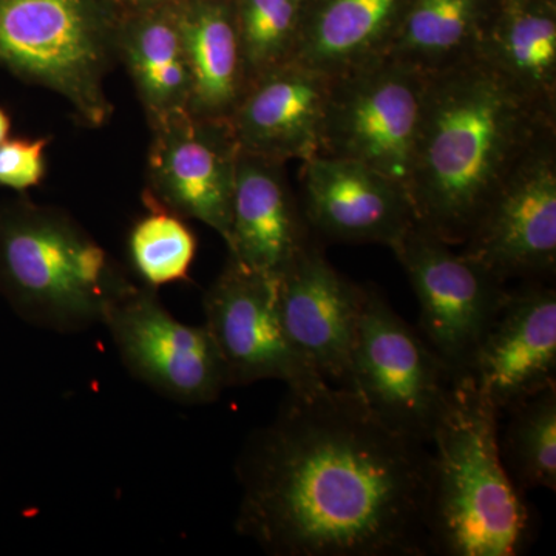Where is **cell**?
I'll use <instances>...</instances> for the list:
<instances>
[{"label": "cell", "instance_id": "4", "mask_svg": "<svg viewBox=\"0 0 556 556\" xmlns=\"http://www.w3.org/2000/svg\"><path fill=\"white\" fill-rule=\"evenodd\" d=\"M134 285L65 208L28 195L0 203V298L25 324L56 334L89 331Z\"/></svg>", "mask_w": 556, "mask_h": 556}, {"label": "cell", "instance_id": "3", "mask_svg": "<svg viewBox=\"0 0 556 556\" xmlns=\"http://www.w3.org/2000/svg\"><path fill=\"white\" fill-rule=\"evenodd\" d=\"M500 420L470 376L453 379L428 445V552L518 556L526 551L532 511L501 457Z\"/></svg>", "mask_w": 556, "mask_h": 556}, {"label": "cell", "instance_id": "29", "mask_svg": "<svg viewBox=\"0 0 556 556\" xmlns=\"http://www.w3.org/2000/svg\"><path fill=\"white\" fill-rule=\"evenodd\" d=\"M522 0H503V9H515Z\"/></svg>", "mask_w": 556, "mask_h": 556}, {"label": "cell", "instance_id": "11", "mask_svg": "<svg viewBox=\"0 0 556 556\" xmlns=\"http://www.w3.org/2000/svg\"><path fill=\"white\" fill-rule=\"evenodd\" d=\"M239 146L226 121L174 116L150 129L142 203L215 230L228 244Z\"/></svg>", "mask_w": 556, "mask_h": 556}, {"label": "cell", "instance_id": "9", "mask_svg": "<svg viewBox=\"0 0 556 556\" xmlns=\"http://www.w3.org/2000/svg\"><path fill=\"white\" fill-rule=\"evenodd\" d=\"M391 251L419 300L424 339L453 379L468 375L506 300V283L417 223Z\"/></svg>", "mask_w": 556, "mask_h": 556}, {"label": "cell", "instance_id": "13", "mask_svg": "<svg viewBox=\"0 0 556 556\" xmlns=\"http://www.w3.org/2000/svg\"><path fill=\"white\" fill-rule=\"evenodd\" d=\"M367 287L342 276L311 240L277 277V313L289 346L329 386L350 388Z\"/></svg>", "mask_w": 556, "mask_h": 556}, {"label": "cell", "instance_id": "21", "mask_svg": "<svg viewBox=\"0 0 556 556\" xmlns=\"http://www.w3.org/2000/svg\"><path fill=\"white\" fill-rule=\"evenodd\" d=\"M501 10L493 0H409L387 58L434 75L482 56Z\"/></svg>", "mask_w": 556, "mask_h": 556}, {"label": "cell", "instance_id": "20", "mask_svg": "<svg viewBox=\"0 0 556 556\" xmlns=\"http://www.w3.org/2000/svg\"><path fill=\"white\" fill-rule=\"evenodd\" d=\"M118 64L129 73L149 129L189 112L190 72L178 0L121 20Z\"/></svg>", "mask_w": 556, "mask_h": 556}, {"label": "cell", "instance_id": "26", "mask_svg": "<svg viewBox=\"0 0 556 556\" xmlns=\"http://www.w3.org/2000/svg\"><path fill=\"white\" fill-rule=\"evenodd\" d=\"M51 137H10L0 144V188L27 195L47 177Z\"/></svg>", "mask_w": 556, "mask_h": 556}, {"label": "cell", "instance_id": "16", "mask_svg": "<svg viewBox=\"0 0 556 556\" xmlns=\"http://www.w3.org/2000/svg\"><path fill=\"white\" fill-rule=\"evenodd\" d=\"M331 86L298 62L252 80L229 121L239 152L283 164L318 155Z\"/></svg>", "mask_w": 556, "mask_h": 556}, {"label": "cell", "instance_id": "6", "mask_svg": "<svg viewBox=\"0 0 556 556\" xmlns=\"http://www.w3.org/2000/svg\"><path fill=\"white\" fill-rule=\"evenodd\" d=\"M452 382L424 336L399 316L378 288L367 287L351 390L388 427L430 445Z\"/></svg>", "mask_w": 556, "mask_h": 556}, {"label": "cell", "instance_id": "15", "mask_svg": "<svg viewBox=\"0 0 556 556\" xmlns=\"http://www.w3.org/2000/svg\"><path fill=\"white\" fill-rule=\"evenodd\" d=\"M468 376L500 417L556 386V292L551 285L530 280L508 289Z\"/></svg>", "mask_w": 556, "mask_h": 556}, {"label": "cell", "instance_id": "27", "mask_svg": "<svg viewBox=\"0 0 556 556\" xmlns=\"http://www.w3.org/2000/svg\"><path fill=\"white\" fill-rule=\"evenodd\" d=\"M177 2V0H112L115 9L118 10L121 20L139 11L155 9L164 3Z\"/></svg>", "mask_w": 556, "mask_h": 556}, {"label": "cell", "instance_id": "14", "mask_svg": "<svg viewBox=\"0 0 556 556\" xmlns=\"http://www.w3.org/2000/svg\"><path fill=\"white\" fill-rule=\"evenodd\" d=\"M300 206L314 237L393 249L416 225L407 189L356 161H302Z\"/></svg>", "mask_w": 556, "mask_h": 556}, {"label": "cell", "instance_id": "7", "mask_svg": "<svg viewBox=\"0 0 556 556\" xmlns=\"http://www.w3.org/2000/svg\"><path fill=\"white\" fill-rule=\"evenodd\" d=\"M427 79L391 58L332 79L320 155L356 161L408 192Z\"/></svg>", "mask_w": 556, "mask_h": 556}, {"label": "cell", "instance_id": "2", "mask_svg": "<svg viewBox=\"0 0 556 556\" xmlns=\"http://www.w3.org/2000/svg\"><path fill=\"white\" fill-rule=\"evenodd\" d=\"M427 76L408 195L417 226L463 247L556 116L484 56Z\"/></svg>", "mask_w": 556, "mask_h": 556}, {"label": "cell", "instance_id": "19", "mask_svg": "<svg viewBox=\"0 0 556 556\" xmlns=\"http://www.w3.org/2000/svg\"><path fill=\"white\" fill-rule=\"evenodd\" d=\"M190 72L189 113L229 123L249 87L233 0H178Z\"/></svg>", "mask_w": 556, "mask_h": 556}, {"label": "cell", "instance_id": "1", "mask_svg": "<svg viewBox=\"0 0 556 556\" xmlns=\"http://www.w3.org/2000/svg\"><path fill=\"white\" fill-rule=\"evenodd\" d=\"M428 460L350 388L288 391L241 448L233 527L274 556L427 555Z\"/></svg>", "mask_w": 556, "mask_h": 556}, {"label": "cell", "instance_id": "24", "mask_svg": "<svg viewBox=\"0 0 556 556\" xmlns=\"http://www.w3.org/2000/svg\"><path fill=\"white\" fill-rule=\"evenodd\" d=\"M134 223L127 239L131 268L141 285L156 289L190 280L199 240L188 219L159 207Z\"/></svg>", "mask_w": 556, "mask_h": 556}, {"label": "cell", "instance_id": "22", "mask_svg": "<svg viewBox=\"0 0 556 556\" xmlns=\"http://www.w3.org/2000/svg\"><path fill=\"white\" fill-rule=\"evenodd\" d=\"M482 56L538 108L556 116V11L554 0H522L501 10Z\"/></svg>", "mask_w": 556, "mask_h": 556}, {"label": "cell", "instance_id": "10", "mask_svg": "<svg viewBox=\"0 0 556 556\" xmlns=\"http://www.w3.org/2000/svg\"><path fill=\"white\" fill-rule=\"evenodd\" d=\"M277 278L228 257L203 295L204 327L225 364L229 388L280 380L294 393L329 386L289 346L277 313Z\"/></svg>", "mask_w": 556, "mask_h": 556}, {"label": "cell", "instance_id": "8", "mask_svg": "<svg viewBox=\"0 0 556 556\" xmlns=\"http://www.w3.org/2000/svg\"><path fill=\"white\" fill-rule=\"evenodd\" d=\"M102 327L129 375L179 405H207L228 390V375L204 325L178 320L156 289L134 285L105 313Z\"/></svg>", "mask_w": 556, "mask_h": 556}, {"label": "cell", "instance_id": "5", "mask_svg": "<svg viewBox=\"0 0 556 556\" xmlns=\"http://www.w3.org/2000/svg\"><path fill=\"white\" fill-rule=\"evenodd\" d=\"M121 16L112 0H0V68L67 102L75 123L102 129L115 108Z\"/></svg>", "mask_w": 556, "mask_h": 556}, {"label": "cell", "instance_id": "18", "mask_svg": "<svg viewBox=\"0 0 556 556\" xmlns=\"http://www.w3.org/2000/svg\"><path fill=\"white\" fill-rule=\"evenodd\" d=\"M409 0H311L291 62L339 78L390 53Z\"/></svg>", "mask_w": 556, "mask_h": 556}, {"label": "cell", "instance_id": "23", "mask_svg": "<svg viewBox=\"0 0 556 556\" xmlns=\"http://www.w3.org/2000/svg\"><path fill=\"white\" fill-rule=\"evenodd\" d=\"M501 457L521 490L556 489V386L508 408Z\"/></svg>", "mask_w": 556, "mask_h": 556}, {"label": "cell", "instance_id": "17", "mask_svg": "<svg viewBox=\"0 0 556 556\" xmlns=\"http://www.w3.org/2000/svg\"><path fill=\"white\" fill-rule=\"evenodd\" d=\"M314 239L285 164L239 152L228 257L277 278Z\"/></svg>", "mask_w": 556, "mask_h": 556}, {"label": "cell", "instance_id": "12", "mask_svg": "<svg viewBox=\"0 0 556 556\" xmlns=\"http://www.w3.org/2000/svg\"><path fill=\"white\" fill-rule=\"evenodd\" d=\"M460 248L503 283L554 276L556 130L544 135L508 175Z\"/></svg>", "mask_w": 556, "mask_h": 556}, {"label": "cell", "instance_id": "28", "mask_svg": "<svg viewBox=\"0 0 556 556\" xmlns=\"http://www.w3.org/2000/svg\"><path fill=\"white\" fill-rule=\"evenodd\" d=\"M11 129H13V119L10 112L0 105V144L11 137Z\"/></svg>", "mask_w": 556, "mask_h": 556}, {"label": "cell", "instance_id": "25", "mask_svg": "<svg viewBox=\"0 0 556 556\" xmlns=\"http://www.w3.org/2000/svg\"><path fill=\"white\" fill-rule=\"evenodd\" d=\"M311 0H233L249 84L288 64Z\"/></svg>", "mask_w": 556, "mask_h": 556}]
</instances>
